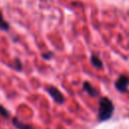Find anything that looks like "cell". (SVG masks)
Wrapping results in <instances>:
<instances>
[{
	"label": "cell",
	"mask_w": 129,
	"mask_h": 129,
	"mask_svg": "<svg viewBox=\"0 0 129 129\" xmlns=\"http://www.w3.org/2000/svg\"><path fill=\"white\" fill-rule=\"evenodd\" d=\"M113 111V105L107 98H103L100 101V117L102 119L108 118Z\"/></svg>",
	"instance_id": "6da1fadb"
},
{
	"label": "cell",
	"mask_w": 129,
	"mask_h": 129,
	"mask_svg": "<svg viewBox=\"0 0 129 129\" xmlns=\"http://www.w3.org/2000/svg\"><path fill=\"white\" fill-rule=\"evenodd\" d=\"M128 85H129V78L125 75H122L121 77H119V79L117 80V82L115 84L116 88L121 92L126 91V88Z\"/></svg>",
	"instance_id": "7a4b0ae2"
},
{
	"label": "cell",
	"mask_w": 129,
	"mask_h": 129,
	"mask_svg": "<svg viewBox=\"0 0 129 129\" xmlns=\"http://www.w3.org/2000/svg\"><path fill=\"white\" fill-rule=\"evenodd\" d=\"M46 90H47V92L49 93V95H50L56 102L62 103V101H63V96L61 95V93H60L56 88H54V87H48Z\"/></svg>",
	"instance_id": "3957f363"
},
{
	"label": "cell",
	"mask_w": 129,
	"mask_h": 129,
	"mask_svg": "<svg viewBox=\"0 0 129 129\" xmlns=\"http://www.w3.org/2000/svg\"><path fill=\"white\" fill-rule=\"evenodd\" d=\"M0 29L3 30V31H8L10 29V25L9 23L4 19L1 11H0Z\"/></svg>",
	"instance_id": "277c9868"
},
{
	"label": "cell",
	"mask_w": 129,
	"mask_h": 129,
	"mask_svg": "<svg viewBox=\"0 0 129 129\" xmlns=\"http://www.w3.org/2000/svg\"><path fill=\"white\" fill-rule=\"evenodd\" d=\"M91 62H92V64L94 66V67H96V68H102V60L97 56V55H95V54H93L92 55V57H91Z\"/></svg>",
	"instance_id": "5b68a950"
},
{
	"label": "cell",
	"mask_w": 129,
	"mask_h": 129,
	"mask_svg": "<svg viewBox=\"0 0 129 129\" xmlns=\"http://www.w3.org/2000/svg\"><path fill=\"white\" fill-rule=\"evenodd\" d=\"M12 122H13L14 126H15L16 128H18V129H31L28 125H25V124H23V123L19 122L16 118H13V119H12Z\"/></svg>",
	"instance_id": "8992f818"
},
{
	"label": "cell",
	"mask_w": 129,
	"mask_h": 129,
	"mask_svg": "<svg viewBox=\"0 0 129 129\" xmlns=\"http://www.w3.org/2000/svg\"><path fill=\"white\" fill-rule=\"evenodd\" d=\"M84 89L91 95V96H95L96 95V90L92 87V85L91 84H89V83H84Z\"/></svg>",
	"instance_id": "52a82bcc"
},
{
	"label": "cell",
	"mask_w": 129,
	"mask_h": 129,
	"mask_svg": "<svg viewBox=\"0 0 129 129\" xmlns=\"http://www.w3.org/2000/svg\"><path fill=\"white\" fill-rule=\"evenodd\" d=\"M0 115H2L5 118H8V116H9V112L3 106H1V105H0Z\"/></svg>",
	"instance_id": "ba28073f"
},
{
	"label": "cell",
	"mask_w": 129,
	"mask_h": 129,
	"mask_svg": "<svg viewBox=\"0 0 129 129\" xmlns=\"http://www.w3.org/2000/svg\"><path fill=\"white\" fill-rule=\"evenodd\" d=\"M49 55H52V53H51V52L42 53V56H43V58H50V56H49Z\"/></svg>",
	"instance_id": "9c48e42d"
}]
</instances>
